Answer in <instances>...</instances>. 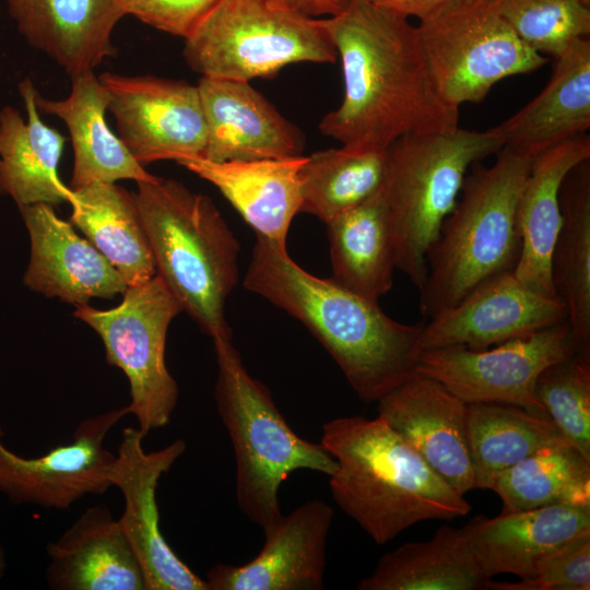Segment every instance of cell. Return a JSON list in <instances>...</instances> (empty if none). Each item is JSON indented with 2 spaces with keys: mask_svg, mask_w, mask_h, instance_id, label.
<instances>
[{
  "mask_svg": "<svg viewBox=\"0 0 590 590\" xmlns=\"http://www.w3.org/2000/svg\"><path fill=\"white\" fill-rule=\"evenodd\" d=\"M320 22L344 82L340 106L318 126L323 135L349 149L385 151L402 135L459 126V109L439 96L409 19L351 0Z\"/></svg>",
  "mask_w": 590,
  "mask_h": 590,
  "instance_id": "1",
  "label": "cell"
},
{
  "mask_svg": "<svg viewBox=\"0 0 590 590\" xmlns=\"http://www.w3.org/2000/svg\"><path fill=\"white\" fill-rule=\"evenodd\" d=\"M244 286L298 319L365 403L378 402L416 371L425 322L390 318L378 302L307 272L287 248L257 236Z\"/></svg>",
  "mask_w": 590,
  "mask_h": 590,
  "instance_id": "2",
  "label": "cell"
},
{
  "mask_svg": "<svg viewBox=\"0 0 590 590\" xmlns=\"http://www.w3.org/2000/svg\"><path fill=\"white\" fill-rule=\"evenodd\" d=\"M320 444L337 462L329 475L333 500L377 544L417 522L451 520L471 510L464 495L380 416L330 420Z\"/></svg>",
  "mask_w": 590,
  "mask_h": 590,
  "instance_id": "3",
  "label": "cell"
},
{
  "mask_svg": "<svg viewBox=\"0 0 590 590\" xmlns=\"http://www.w3.org/2000/svg\"><path fill=\"white\" fill-rule=\"evenodd\" d=\"M137 185L156 274L212 341L232 340L225 306L239 278L234 233L209 197L175 179Z\"/></svg>",
  "mask_w": 590,
  "mask_h": 590,
  "instance_id": "4",
  "label": "cell"
},
{
  "mask_svg": "<svg viewBox=\"0 0 590 590\" xmlns=\"http://www.w3.org/2000/svg\"><path fill=\"white\" fill-rule=\"evenodd\" d=\"M532 157L503 146L491 166L474 163L426 256L420 310L433 318L485 281L514 271L521 248L517 204Z\"/></svg>",
  "mask_w": 590,
  "mask_h": 590,
  "instance_id": "5",
  "label": "cell"
},
{
  "mask_svg": "<svg viewBox=\"0 0 590 590\" xmlns=\"http://www.w3.org/2000/svg\"><path fill=\"white\" fill-rule=\"evenodd\" d=\"M217 413L232 441L236 462V500L262 531L283 515L279 491L288 475L311 470L331 475L337 462L321 444L298 436L269 390L243 364L232 340H214Z\"/></svg>",
  "mask_w": 590,
  "mask_h": 590,
  "instance_id": "6",
  "label": "cell"
},
{
  "mask_svg": "<svg viewBox=\"0 0 590 590\" xmlns=\"http://www.w3.org/2000/svg\"><path fill=\"white\" fill-rule=\"evenodd\" d=\"M491 128H460L409 133L387 149L384 194L393 238L397 269L418 288L426 256L445 219L453 210L470 167L503 148Z\"/></svg>",
  "mask_w": 590,
  "mask_h": 590,
  "instance_id": "7",
  "label": "cell"
},
{
  "mask_svg": "<svg viewBox=\"0 0 590 590\" xmlns=\"http://www.w3.org/2000/svg\"><path fill=\"white\" fill-rule=\"evenodd\" d=\"M184 58L201 76L250 82L298 62L333 63L319 19L269 0H220L185 38Z\"/></svg>",
  "mask_w": 590,
  "mask_h": 590,
  "instance_id": "8",
  "label": "cell"
},
{
  "mask_svg": "<svg viewBox=\"0 0 590 590\" xmlns=\"http://www.w3.org/2000/svg\"><path fill=\"white\" fill-rule=\"evenodd\" d=\"M416 31L439 96L458 109L482 102L499 81L547 62L517 36L495 0H447Z\"/></svg>",
  "mask_w": 590,
  "mask_h": 590,
  "instance_id": "9",
  "label": "cell"
},
{
  "mask_svg": "<svg viewBox=\"0 0 590 590\" xmlns=\"http://www.w3.org/2000/svg\"><path fill=\"white\" fill-rule=\"evenodd\" d=\"M121 303L110 309L75 306L74 317L102 339L106 361L120 368L130 386V414L148 434L172 420L179 390L165 363L170 322L182 311L178 300L156 274L128 286Z\"/></svg>",
  "mask_w": 590,
  "mask_h": 590,
  "instance_id": "10",
  "label": "cell"
},
{
  "mask_svg": "<svg viewBox=\"0 0 590 590\" xmlns=\"http://www.w3.org/2000/svg\"><path fill=\"white\" fill-rule=\"evenodd\" d=\"M577 351L583 350L564 321L484 350L447 346L421 352L416 371L438 380L465 403L510 404L550 418L536 397V379L548 365Z\"/></svg>",
  "mask_w": 590,
  "mask_h": 590,
  "instance_id": "11",
  "label": "cell"
},
{
  "mask_svg": "<svg viewBox=\"0 0 590 590\" xmlns=\"http://www.w3.org/2000/svg\"><path fill=\"white\" fill-rule=\"evenodd\" d=\"M108 94L107 110L118 137L143 167L203 156L206 122L197 85L153 75H98Z\"/></svg>",
  "mask_w": 590,
  "mask_h": 590,
  "instance_id": "12",
  "label": "cell"
},
{
  "mask_svg": "<svg viewBox=\"0 0 590 590\" xmlns=\"http://www.w3.org/2000/svg\"><path fill=\"white\" fill-rule=\"evenodd\" d=\"M130 414L129 405L80 422L73 441L26 458L3 442L0 426V493L12 504L66 510L87 495L114 486L116 455L105 448L113 427Z\"/></svg>",
  "mask_w": 590,
  "mask_h": 590,
  "instance_id": "13",
  "label": "cell"
},
{
  "mask_svg": "<svg viewBox=\"0 0 590 590\" xmlns=\"http://www.w3.org/2000/svg\"><path fill=\"white\" fill-rule=\"evenodd\" d=\"M145 433L127 427L116 453L113 484L123 496L118 519L143 570L148 590H209L205 579L196 575L172 550L160 529L156 488L186 451V442L176 439L166 447L146 452Z\"/></svg>",
  "mask_w": 590,
  "mask_h": 590,
  "instance_id": "14",
  "label": "cell"
},
{
  "mask_svg": "<svg viewBox=\"0 0 590 590\" xmlns=\"http://www.w3.org/2000/svg\"><path fill=\"white\" fill-rule=\"evenodd\" d=\"M564 321L567 312L559 298L536 293L514 271H507L429 318L418 339V352L447 346L484 350Z\"/></svg>",
  "mask_w": 590,
  "mask_h": 590,
  "instance_id": "15",
  "label": "cell"
},
{
  "mask_svg": "<svg viewBox=\"0 0 590 590\" xmlns=\"http://www.w3.org/2000/svg\"><path fill=\"white\" fill-rule=\"evenodd\" d=\"M378 416L461 494L475 489L468 404L438 380L415 371L378 402Z\"/></svg>",
  "mask_w": 590,
  "mask_h": 590,
  "instance_id": "16",
  "label": "cell"
},
{
  "mask_svg": "<svg viewBox=\"0 0 590 590\" xmlns=\"http://www.w3.org/2000/svg\"><path fill=\"white\" fill-rule=\"evenodd\" d=\"M326 502H306L264 531V544L250 562L217 564L206 573L209 590H320L333 520Z\"/></svg>",
  "mask_w": 590,
  "mask_h": 590,
  "instance_id": "17",
  "label": "cell"
},
{
  "mask_svg": "<svg viewBox=\"0 0 590 590\" xmlns=\"http://www.w3.org/2000/svg\"><path fill=\"white\" fill-rule=\"evenodd\" d=\"M28 233L31 252L23 284L46 297L80 306L92 298H114L128 287L119 271L52 205L19 206Z\"/></svg>",
  "mask_w": 590,
  "mask_h": 590,
  "instance_id": "18",
  "label": "cell"
},
{
  "mask_svg": "<svg viewBox=\"0 0 590 590\" xmlns=\"http://www.w3.org/2000/svg\"><path fill=\"white\" fill-rule=\"evenodd\" d=\"M197 86L206 122L201 157L226 162L303 155V132L249 82L201 76Z\"/></svg>",
  "mask_w": 590,
  "mask_h": 590,
  "instance_id": "19",
  "label": "cell"
},
{
  "mask_svg": "<svg viewBox=\"0 0 590 590\" xmlns=\"http://www.w3.org/2000/svg\"><path fill=\"white\" fill-rule=\"evenodd\" d=\"M19 33L71 76L115 56L118 0H4Z\"/></svg>",
  "mask_w": 590,
  "mask_h": 590,
  "instance_id": "20",
  "label": "cell"
},
{
  "mask_svg": "<svg viewBox=\"0 0 590 590\" xmlns=\"http://www.w3.org/2000/svg\"><path fill=\"white\" fill-rule=\"evenodd\" d=\"M46 580L54 590H148L139 559L105 505L86 508L47 543Z\"/></svg>",
  "mask_w": 590,
  "mask_h": 590,
  "instance_id": "21",
  "label": "cell"
},
{
  "mask_svg": "<svg viewBox=\"0 0 590 590\" xmlns=\"http://www.w3.org/2000/svg\"><path fill=\"white\" fill-rule=\"evenodd\" d=\"M461 529L485 577L529 579L550 553L590 530V508L557 505L494 518L479 515Z\"/></svg>",
  "mask_w": 590,
  "mask_h": 590,
  "instance_id": "22",
  "label": "cell"
},
{
  "mask_svg": "<svg viewBox=\"0 0 590 590\" xmlns=\"http://www.w3.org/2000/svg\"><path fill=\"white\" fill-rule=\"evenodd\" d=\"M305 158L212 162L191 156L175 162L216 187L256 236L286 248L292 221L300 213Z\"/></svg>",
  "mask_w": 590,
  "mask_h": 590,
  "instance_id": "23",
  "label": "cell"
},
{
  "mask_svg": "<svg viewBox=\"0 0 590 590\" xmlns=\"http://www.w3.org/2000/svg\"><path fill=\"white\" fill-rule=\"evenodd\" d=\"M587 160H590L587 133L536 154L519 196L516 216L521 248L514 273L527 287L545 296L557 297L551 259L562 224L560 188L568 173Z\"/></svg>",
  "mask_w": 590,
  "mask_h": 590,
  "instance_id": "24",
  "label": "cell"
},
{
  "mask_svg": "<svg viewBox=\"0 0 590 590\" xmlns=\"http://www.w3.org/2000/svg\"><path fill=\"white\" fill-rule=\"evenodd\" d=\"M35 104L38 111L58 117L68 128L73 150L71 190L93 182L121 179L142 182L158 178L133 158L107 126L108 94L94 71L71 76V90L66 98H46L36 91Z\"/></svg>",
  "mask_w": 590,
  "mask_h": 590,
  "instance_id": "25",
  "label": "cell"
},
{
  "mask_svg": "<svg viewBox=\"0 0 590 590\" xmlns=\"http://www.w3.org/2000/svg\"><path fill=\"white\" fill-rule=\"evenodd\" d=\"M36 91L30 78L19 83L25 117L10 105L0 108V197L11 198L17 208L70 203L73 198L58 170L67 138L40 119Z\"/></svg>",
  "mask_w": 590,
  "mask_h": 590,
  "instance_id": "26",
  "label": "cell"
},
{
  "mask_svg": "<svg viewBox=\"0 0 590 590\" xmlns=\"http://www.w3.org/2000/svg\"><path fill=\"white\" fill-rule=\"evenodd\" d=\"M555 59L540 94L492 128L503 146L533 157L590 128V39L576 40Z\"/></svg>",
  "mask_w": 590,
  "mask_h": 590,
  "instance_id": "27",
  "label": "cell"
},
{
  "mask_svg": "<svg viewBox=\"0 0 590 590\" xmlns=\"http://www.w3.org/2000/svg\"><path fill=\"white\" fill-rule=\"evenodd\" d=\"M324 224L332 279L359 296L378 302L392 288L397 269L384 188Z\"/></svg>",
  "mask_w": 590,
  "mask_h": 590,
  "instance_id": "28",
  "label": "cell"
},
{
  "mask_svg": "<svg viewBox=\"0 0 590 590\" xmlns=\"http://www.w3.org/2000/svg\"><path fill=\"white\" fill-rule=\"evenodd\" d=\"M73 191L71 223L119 271L128 286L156 275L152 250L133 193L115 182Z\"/></svg>",
  "mask_w": 590,
  "mask_h": 590,
  "instance_id": "29",
  "label": "cell"
},
{
  "mask_svg": "<svg viewBox=\"0 0 590 590\" xmlns=\"http://www.w3.org/2000/svg\"><path fill=\"white\" fill-rule=\"evenodd\" d=\"M493 580L479 568L462 532L441 526L422 542H408L381 556L358 590H485Z\"/></svg>",
  "mask_w": 590,
  "mask_h": 590,
  "instance_id": "30",
  "label": "cell"
},
{
  "mask_svg": "<svg viewBox=\"0 0 590 590\" xmlns=\"http://www.w3.org/2000/svg\"><path fill=\"white\" fill-rule=\"evenodd\" d=\"M562 224L551 259L552 282L581 350L590 352V160L565 177Z\"/></svg>",
  "mask_w": 590,
  "mask_h": 590,
  "instance_id": "31",
  "label": "cell"
},
{
  "mask_svg": "<svg viewBox=\"0 0 590 590\" xmlns=\"http://www.w3.org/2000/svg\"><path fill=\"white\" fill-rule=\"evenodd\" d=\"M468 440L475 489H489L494 479L538 450L568 441L550 420L519 406L467 403Z\"/></svg>",
  "mask_w": 590,
  "mask_h": 590,
  "instance_id": "32",
  "label": "cell"
},
{
  "mask_svg": "<svg viewBox=\"0 0 590 590\" xmlns=\"http://www.w3.org/2000/svg\"><path fill=\"white\" fill-rule=\"evenodd\" d=\"M489 489L502 498V512L590 508V460L569 441L547 446L499 473Z\"/></svg>",
  "mask_w": 590,
  "mask_h": 590,
  "instance_id": "33",
  "label": "cell"
},
{
  "mask_svg": "<svg viewBox=\"0 0 590 590\" xmlns=\"http://www.w3.org/2000/svg\"><path fill=\"white\" fill-rule=\"evenodd\" d=\"M387 150H354L343 145L306 156L300 168V212L327 223L382 190Z\"/></svg>",
  "mask_w": 590,
  "mask_h": 590,
  "instance_id": "34",
  "label": "cell"
},
{
  "mask_svg": "<svg viewBox=\"0 0 590 590\" xmlns=\"http://www.w3.org/2000/svg\"><path fill=\"white\" fill-rule=\"evenodd\" d=\"M517 36L540 55L554 58L589 38L590 0H495Z\"/></svg>",
  "mask_w": 590,
  "mask_h": 590,
  "instance_id": "35",
  "label": "cell"
},
{
  "mask_svg": "<svg viewBox=\"0 0 590 590\" xmlns=\"http://www.w3.org/2000/svg\"><path fill=\"white\" fill-rule=\"evenodd\" d=\"M535 393L563 436L590 460V352L577 351L544 368Z\"/></svg>",
  "mask_w": 590,
  "mask_h": 590,
  "instance_id": "36",
  "label": "cell"
},
{
  "mask_svg": "<svg viewBox=\"0 0 590 590\" xmlns=\"http://www.w3.org/2000/svg\"><path fill=\"white\" fill-rule=\"evenodd\" d=\"M590 530L550 553L535 575L516 582L493 581L492 590H589Z\"/></svg>",
  "mask_w": 590,
  "mask_h": 590,
  "instance_id": "37",
  "label": "cell"
},
{
  "mask_svg": "<svg viewBox=\"0 0 590 590\" xmlns=\"http://www.w3.org/2000/svg\"><path fill=\"white\" fill-rule=\"evenodd\" d=\"M125 15H132L158 31L184 39L220 0H118Z\"/></svg>",
  "mask_w": 590,
  "mask_h": 590,
  "instance_id": "38",
  "label": "cell"
},
{
  "mask_svg": "<svg viewBox=\"0 0 590 590\" xmlns=\"http://www.w3.org/2000/svg\"><path fill=\"white\" fill-rule=\"evenodd\" d=\"M272 3L309 17L334 16L341 13L350 0H269Z\"/></svg>",
  "mask_w": 590,
  "mask_h": 590,
  "instance_id": "39",
  "label": "cell"
},
{
  "mask_svg": "<svg viewBox=\"0 0 590 590\" xmlns=\"http://www.w3.org/2000/svg\"><path fill=\"white\" fill-rule=\"evenodd\" d=\"M351 1V0H350ZM374 7L386 9L406 19L422 20L447 0H357Z\"/></svg>",
  "mask_w": 590,
  "mask_h": 590,
  "instance_id": "40",
  "label": "cell"
},
{
  "mask_svg": "<svg viewBox=\"0 0 590 590\" xmlns=\"http://www.w3.org/2000/svg\"><path fill=\"white\" fill-rule=\"evenodd\" d=\"M5 568H7L5 555H4V551L0 546V580L2 579L4 575Z\"/></svg>",
  "mask_w": 590,
  "mask_h": 590,
  "instance_id": "41",
  "label": "cell"
}]
</instances>
